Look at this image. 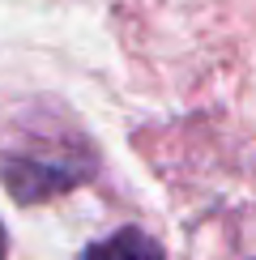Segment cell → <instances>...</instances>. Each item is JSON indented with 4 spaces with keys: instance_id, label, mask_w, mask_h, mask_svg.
<instances>
[{
    "instance_id": "1",
    "label": "cell",
    "mask_w": 256,
    "mask_h": 260,
    "mask_svg": "<svg viewBox=\"0 0 256 260\" xmlns=\"http://www.w3.org/2000/svg\"><path fill=\"white\" fill-rule=\"evenodd\" d=\"M81 260H163V247L149 239L145 231L124 226V231H115V235H107V239L90 243L81 252Z\"/></svg>"
},
{
    "instance_id": "2",
    "label": "cell",
    "mask_w": 256,
    "mask_h": 260,
    "mask_svg": "<svg viewBox=\"0 0 256 260\" xmlns=\"http://www.w3.org/2000/svg\"><path fill=\"white\" fill-rule=\"evenodd\" d=\"M0 260H5V226H0Z\"/></svg>"
}]
</instances>
